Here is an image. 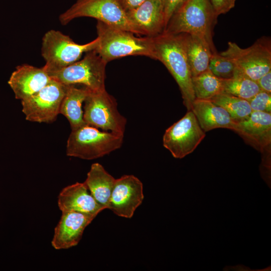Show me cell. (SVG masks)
Masks as SVG:
<instances>
[{
    "label": "cell",
    "mask_w": 271,
    "mask_h": 271,
    "mask_svg": "<svg viewBox=\"0 0 271 271\" xmlns=\"http://www.w3.org/2000/svg\"><path fill=\"white\" fill-rule=\"evenodd\" d=\"M187 34L162 32L153 37L155 60L161 61L178 84L188 111L195 99L187 54Z\"/></svg>",
    "instance_id": "cell-1"
},
{
    "label": "cell",
    "mask_w": 271,
    "mask_h": 271,
    "mask_svg": "<svg viewBox=\"0 0 271 271\" xmlns=\"http://www.w3.org/2000/svg\"><path fill=\"white\" fill-rule=\"evenodd\" d=\"M217 18L210 0H185L171 17L163 32L197 36L205 41L215 53L217 51L213 35Z\"/></svg>",
    "instance_id": "cell-2"
},
{
    "label": "cell",
    "mask_w": 271,
    "mask_h": 271,
    "mask_svg": "<svg viewBox=\"0 0 271 271\" xmlns=\"http://www.w3.org/2000/svg\"><path fill=\"white\" fill-rule=\"evenodd\" d=\"M98 44L94 49L107 63L128 56H143L155 60L152 37H137L121 28L97 21Z\"/></svg>",
    "instance_id": "cell-3"
},
{
    "label": "cell",
    "mask_w": 271,
    "mask_h": 271,
    "mask_svg": "<svg viewBox=\"0 0 271 271\" xmlns=\"http://www.w3.org/2000/svg\"><path fill=\"white\" fill-rule=\"evenodd\" d=\"M124 134L100 130L87 124L71 130L66 145V155L83 160H93L119 149Z\"/></svg>",
    "instance_id": "cell-4"
},
{
    "label": "cell",
    "mask_w": 271,
    "mask_h": 271,
    "mask_svg": "<svg viewBox=\"0 0 271 271\" xmlns=\"http://www.w3.org/2000/svg\"><path fill=\"white\" fill-rule=\"evenodd\" d=\"M98 42L96 38L87 43L79 44L60 31L50 30L42 38L41 54L45 61L43 67L47 73L66 67L80 60L84 53L94 50Z\"/></svg>",
    "instance_id": "cell-5"
},
{
    "label": "cell",
    "mask_w": 271,
    "mask_h": 271,
    "mask_svg": "<svg viewBox=\"0 0 271 271\" xmlns=\"http://www.w3.org/2000/svg\"><path fill=\"white\" fill-rule=\"evenodd\" d=\"M81 17L94 18L97 21L139 35L118 0H76L70 8L59 16V20L62 25H66L73 20Z\"/></svg>",
    "instance_id": "cell-6"
},
{
    "label": "cell",
    "mask_w": 271,
    "mask_h": 271,
    "mask_svg": "<svg viewBox=\"0 0 271 271\" xmlns=\"http://www.w3.org/2000/svg\"><path fill=\"white\" fill-rule=\"evenodd\" d=\"M85 53L82 59L48 73L52 79L66 85H81L91 91L105 90L107 63L94 50Z\"/></svg>",
    "instance_id": "cell-7"
},
{
    "label": "cell",
    "mask_w": 271,
    "mask_h": 271,
    "mask_svg": "<svg viewBox=\"0 0 271 271\" xmlns=\"http://www.w3.org/2000/svg\"><path fill=\"white\" fill-rule=\"evenodd\" d=\"M220 54L230 59L240 72L256 82L271 70V41L268 37L258 39L245 49L228 42L227 49Z\"/></svg>",
    "instance_id": "cell-8"
},
{
    "label": "cell",
    "mask_w": 271,
    "mask_h": 271,
    "mask_svg": "<svg viewBox=\"0 0 271 271\" xmlns=\"http://www.w3.org/2000/svg\"><path fill=\"white\" fill-rule=\"evenodd\" d=\"M84 103L83 119L86 124L124 134L126 119L119 112L115 99L105 89L90 91Z\"/></svg>",
    "instance_id": "cell-9"
},
{
    "label": "cell",
    "mask_w": 271,
    "mask_h": 271,
    "mask_svg": "<svg viewBox=\"0 0 271 271\" xmlns=\"http://www.w3.org/2000/svg\"><path fill=\"white\" fill-rule=\"evenodd\" d=\"M67 87L52 79L38 92L21 100L22 112L26 120L39 123L54 122L60 114Z\"/></svg>",
    "instance_id": "cell-10"
},
{
    "label": "cell",
    "mask_w": 271,
    "mask_h": 271,
    "mask_svg": "<svg viewBox=\"0 0 271 271\" xmlns=\"http://www.w3.org/2000/svg\"><path fill=\"white\" fill-rule=\"evenodd\" d=\"M205 136L195 115L189 110L166 130L163 144L175 158L182 159L192 153Z\"/></svg>",
    "instance_id": "cell-11"
},
{
    "label": "cell",
    "mask_w": 271,
    "mask_h": 271,
    "mask_svg": "<svg viewBox=\"0 0 271 271\" xmlns=\"http://www.w3.org/2000/svg\"><path fill=\"white\" fill-rule=\"evenodd\" d=\"M144 199L143 185L132 175L115 179L108 209L116 215L131 218Z\"/></svg>",
    "instance_id": "cell-12"
},
{
    "label": "cell",
    "mask_w": 271,
    "mask_h": 271,
    "mask_svg": "<svg viewBox=\"0 0 271 271\" xmlns=\"http://www.w3.org/2000/svg\"><path fill=\"white\" fill-rule=\"evenodd\" d=\"M95 218L76 211L62 212L51 241L56 249H68L78 244L85 228Z\"/></svg>",
    "instance_id": "cell-13"
},
{
    "label": "cell",
    "mask_w": 271,
    "mask_h": 271,
    "mask_svg": "<svg viewBox=\"0 0 271 271\" xmlns=\"http://www.w3.org/2000/svg\"><path fill=\"white\" fill-rule=\"evenodd\" d=\"M127 17L139 35L153 37L162 33L165 24L162 0H146L126 12Z\"/></svg>",
    "instance_id": "cell-14"
},
{
    "label": "cell",
    "mask_w": 271,
    "mask_h": 271,
    "mask_svg": "<svg viewBox=\"0 0 271 271\" xmlns=\"http://www.w3.org/2000/svg\"><path fill=\"white\" fill-rule=\"evenodd\" d=\"M51 79L43 67L25 64L16 67L8 83L15 98L22 100L38 92Z\"/></svg>",
    "instance_id": "cell-15"
},
{
    "label": "cell",
    "mask_w": 271,
    "mask_h": 271,
    "mask_svg": "<svg viewBox=\"0 0 271 271\" xmlns=\"http://www.w3.org/2000/svg\"><path fill=\"white\" fill-rule=\"evenodd\" d=\"M191 110L204 132L217 128H225L233 130L241 136L237 122L225 109L210 100L195 98Z\"/></svg>",
    "instance_id": "cell-16"
},
{
    "label": "cell",
    "mask_w": 271,
    "mask_h": 271,
    "mask_svg": "<svg viewBox=\"0 0 271 271\" xmlns=\"http://www.w3.org/2000/svg\"><path fill=\"white\" fill-rule=\"evenodd\" d=\"M61 212L76 211L96 216L104 209L94 199L85 183L77 182L64 188L58 197Z\"/></svg>",
    "instance_id": "cell-17"
},
{
    "label": "cell",
    "mask_w": 271,
    "mask_h": 271,
    "mask_svg": "<svg viewBox=\"0 0 271 271\" xmlns=\"http://www.w3.org/2000/svg\"><path fill=\"white\" fill-rule=\"evenodd\" d=\"M241 136L264 148L271 142V113L252 111L245 119L237 122Z\"/></svg>",
    "instance_id": "cell-18"
},
{
    "label": "cell",
    "mask_w": 271,
    "mask_h": 271,
    "mask_svg": "<svg viewBox=\"0 0 271 271\" xmlns=\"http://www.w3.org/2000/svg\"><path fill=\"white\" fill-rule=\"evenodd\" d=\"M115 179L99 163L91 166L84 182L96 201L104 209H108Z\"/></svg>",
    "instance_id": "cell-19"
},
{
    "label": "cell",
    "mask_w": 271,
    "mask_h": 271,
    "mask_svg": "<svg viewBox=\"0 0 271 271\" xmlns=\"http://www.w3.org/2000/svg\"><path fill=\"white\" fill-rule=\"evenodd\" d=\"M90 91L83 86L68 85L60 106V114L68 119L71 130L86 124L83 119L82 104Z\"/></svg>",
    "instance_id": "cell-20"
},
{
    "label": "cell",
    "mask_w": 271,
    "mask_h": 271,
    "mask_svg": "<svg viewBox=\"0 0 271 271\" xmlns=\"http://www.w3.org/2000/svg\"><path fill=\"white\" fill-rule=\"evenodd\" d=\"M212 54L210 46L205 41L187 34V54L192 77L209 69Z\"/></svg>",
    "instance_id": "cell-21"
},
{
    "label": "cell",
    "mask_w": 271,
    "mask_h": 271,
    "mask_svg": "<svg viewBox=\"0 0 271 271\" xmlns=\"http://www.w3.org/2000/svg\"><path fill=\"white\" fill-rule=\"evenodd\" d=\"M223 92L248 100L257 94L260 88L257 82L237 69L234 76L228 79H221Z\"/></svg>",
    "instance_id": "cell-22"
},
{
    "label": "cell",
    "mask_w": 271,
    "mask_h": 271,
    "mask_svg": "<svg viewBox=\"0 0 271 271\" xmlns=\"http://www.w3.org/2000/svg\"><path fill=\"white\" fill-rule=\"evenodd\" d=\"M192 82L195 98L210 100L223 92L220 78L214 75L209 70L192 77Z\"/></svg>",
    "instance_id": "cell-23"
},
{
    "label": "cell",
    "mask_w": 271,
    "mask_h": 271,
    "mask_svg": "<svg viewBox=\"0 0 271 271\" xmlns=\"http://www.w3.org/2000/svg\"><path fill=\"white\" fill-rule=\"evenodd\" d=\"M210 100L225 109L236 122L246 118L252 112L248 100L224 92L217 94Z\"/></svg>",
    "instance_id": "cell-24"
},
{
    "label": "cell",
    "mask_w": 271,
    "mask_h": 271,
    "mask_svg": "<svg viewBox=\"0 0 271 271\" xmlns=\"http://www.w3.org/2000/svg\"><path fill=\"white\" fill-rule=\"evenodd\" d=\"M209 69L214 75L221 79L232 77L237 69L235 65L230 59L217 52L212 54Z\"/></svg>",
    "instance_id": "cell-25"
},
{
    "label": "cell",
    "mask_w": 271,
    "mask_h": 271,
    "mask_svg": "<svg viewBox=\"0 0 271 271\" xmlns=\"http://www.w3.org/2000/svg\"><path fill=\"white\" fill-rule=\"evenodd\" d=\"M248 101L252 111L271 113V94L260 90Z\"/></svg>",
    "instance_id": "cell-26"
},
{
    "label": "cell",
    "mask_w": 271,
    "mask_h": 271,
    "mask_svg": "<svg viewBox=\"0 0 271 271\" xmlns=\"http://www.w3.org/2000/svg\"><path fill=\"white\" fill-rule=\"evenodd\" d=\"M185 1V0H162L165 24V28L173 14Z\"/></svg>",
    "instance_id": "cell-27"
},
{
    "label": "cell",
    "mask_w": 271,
    "mask_h": 271,
    "mask_svg": "<svg viewBox=\"0 0 271 271\" xmlns=\"http://www.w3.org/2000/svg\"><path fill=\"white\" fill-rule=\"evenodd\" d=\"M216 15L225 14L233 9L236 0H210Z\"/></svg>",
    "instance_id": "cell-28"
},
{
    "label": "cell",
    "mask_w": 271,
    "mask_h": 271,
    "mask_svg": "<svg viewBox=\"0 0 271 271\" xmlns=\"http://www.w3.org/2000/svg\"><path fill=\"white\" fill-rule=\"evenodd\" d=\"M260 90L271 94V70L256 81Z\"/></svg>",
    "instance_id": "cell-29"
},
{
    "label": "cell",
    "mask_w": 271,
    "mask_h": 271,
    "mask_svg": "<svg viewBox=\"0 0 271 271\" xmlns=\"http://www.w3.org/2000/svg\"><path fill=\"white\" fill-rule=\"evenodd\" d=\"M145 1L146 0H118V2L126 12L138 7Z\"/></svg>",
    "instance_id": "cell-30"
},
{
    "label": "cell",
    "mask_w": 271,
    "mask_h": 271,
    "mask_svg": "<svg viewBox=\"0 0 271 271\" xmlns=\"http://www.w3.org/2000/svg\"></svg>",
    "instance_id": "cell-31"
}]
</instances>
